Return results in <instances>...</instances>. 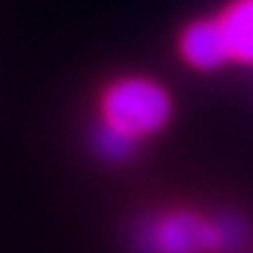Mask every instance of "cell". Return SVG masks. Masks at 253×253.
Listing matches in <instances>:
<instances>
[{
	"mask_svg": "<svg viewBox=\"0 0 253 253\" xmlns=\"http://www.w3.org/2000/svg\"><path fill=\"white\" fill-rule=\"evenodd\" d=\"M172 116L174 101L160 82L145 74H123L101 88L93 121L143 143L165 130Z\"/></svg>",
	"mask_w": 253,
	"mask_h": 253,
	"instance_id": "1",
	"label": "cell"
},
{
	"mask_svg": "<svg viewBox=\"0 0 253 253\" xmlns=\"http://www.w3.org/2000/svg\"><path fill=\"white\" fill-rule=\"evenodd\" d=\"M138 253H224L219 216L168 209L143 216L133 229Z\"/></svg>",
	"mask_w": 253,
	"mask_h": 253,
	"instance_id": "2",
	"label": "cell"
},
{
	"mask_svg": "<svg viewBox=\"0 0 253 253\" xmlns=\"http://www.w3.org/2000/svg\"><path fill=\"white\" fill-rule=\"evenodd\" d=\"M177 49L182 62L197 72H216L234 62L219 17H202L189 22L179 32Z\"/></svg>",
	"mask_w": 253,
	"mask_h": 253,
	"instance_id": "3",
	"label": "cell"
},
{
	"mask_svg": "<svg viewBox=\"0 0 253 253\" xmlns=\"http://www.w3.org/2000/svg\"><path fill=\"white\" fill-rule=\"evenodd\" d=\"M219 22L229 40L231 59L253 67V0H234L219 15Z\"/></svg>",
	"mask_w": 253,
	"mask_h": 253,
	"instance_id": "4",
	"label": "cell"
},
{
	"mask_svg": "<svg viewBox=\"0 0 253 253\" xmlns=\"http://www.w3.org/2000/svg\"><path fill=\"white\" fill-rule=\"evenodd\" d=\"M88 145H91V153L108 165H126L140 150L138 140H133V138L98 123V121H93L88 128Z\"/></svg>",
	"mask_w": 253,
	"mask_h": 253,
	"instance_id": "5",
	"label": "cell"
}]
</instances>
